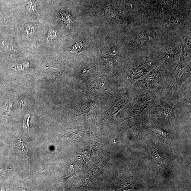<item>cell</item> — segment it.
Wrapping results in <instances>:
<instances>
[{"instance_id": "obj_1", "label": "cell", "mask_w": 191, "mask_h": 191, "mask_svg": "<svg viewBox=\"0 0 191 191\" xmlns=\"http://www.w3.org/2000/svg\"><path fill=\"white\" fill-rule=\"evenodd\" d=\"M122 72L123 87H130L160 64L154 48L139 49L129 55Z\"/></svg>"}, {"instance_id": "obj_2", "label": "cell", "mask_w": 191, "mask_h": 191, "mask_svg": "<svg viewBox=\"0 0 191 191\" xmlns=\"http://www.w3.org/2000/svg\"><path fill=\"white\" fill-rule=\"evenodd\" d=\"M131 30L126 49L128 56L141 49L154 48L163 34L159 29L148 22L138 24Z\"/></svg>"}, {"instance_id": "obj_3", "label": "cell", "mask_w": 191, "mask_h": 191, "mask_svg": "<svg viewBox=\"0 0 191 191\" xmlns=\"http://www.w3.org/2000/svg\"><path fill=\"white\" fill-rule=\"evenodd\" d=\"M154 48L160 64L172 72L180 60L182 52L178 32L163 34Z\"/></svg>"}, {"instance_id": "obj_4", "label": "cell", "mask_w": 191, "mask_h": 191, "mask_svg": "<svg viewBox=\"0 0 191 191\" xmlns=\"http://www.w3.org/2000/svg\"><path fill=\"white\" fill-rule=\"evenodd\" d=\"M189 109L175 92L165 90L161 91L154 104L147 114L154 115L176 122L180 113Z\"/></svg>"}, {"instance_id": "obj_5", "label": "cell", "mask_w": 191, "mask_h": 191, "mask_svg": "<svg viewBox=\"0 0 191 191\" xmlns=\"http://www.w3.org/2000/svg\"><path fill=\"white\" fill-rule=\"evenodd\" d=\"M172 80V72L159 65L131 87L138 96L149 91L167 90L171 85Z\"/></svg>"}, {"instance_id": "obj_6", "label": "cell", "mask_w": 191, "mask_h": 191, "mask_svg": "<svg viewBox=\"0 0 191 191\" xmlns=\"http://www.w3.org/2000/svg\"><path fill=\"white\" fill-rule=\"evenodd\" d=\"M190 10L162 12L148 22L157 27L163 34L177 32L191 22Z\"/></svg>"}, {"instance_id": "obj_7", "label": "cell", "mask_w": 191, "mask_h": 191, "mask_svg": "<svg viewBox=\"0 0 191 191\" xmlns=\"http://www.w3.org/2000/svg\"><path fill=\"white\" fill-rule=\"evenodd\" d=\"M161 91H149L135 96L130 101L129 117L127 119L147 114L149 109L155 104Z\"/></svg>"}, {"instance_id": "obj_8", "label": "cell", "mask_w": 191, "mask_h": 191, "mask_svg": "<svg viewBox=\"0 0 191 191\" xmlns=\"http://www.w3.org/2000/svg\"><path fill=\"white\" fill-rule=\"evenodd\" d=\"M182 46L179 61L172 72L174 78L188 65L191 63V22L185 25L178 31Z\"/></svg>"}, {"instance_id": "obj_9", "label": "cell", "mask_w": 191, "mask_h": 191, "mask_svg": "<svg viewBox=\"0 0 191 191\" xmlns=\"http://www.w3.org/2000/svg\"><path fill=\"white\" fill-rule=\"evenodd\" d=\"M136 96L132 87L121 88L111 107L102 114L105 120L109 124H113L117 114Z\"/></svg>"}, {"instance_id": "obj_10", "label": "cell", "mask_w": 191, "mask_h": 191, "mask_svg": "<svg viewBox=\"0 0 191 191\" xmlns=\"http://www.w3.org/2000/svg\"><path fill=\"white\" fill-rule=\"evenodd\" d=\"M191 63L189 64L178 74L172 81L171 86L167 90L175 91L191 78Z\"/></svg>"}, {"instance_id": "obj_11", "label": "cell", "mask_w": 191, "mask_h": 191, "mask_svg": "<svg viewBox=\"0 0 191 191\" xmlns=\"http://www.w3.org/2000/svg\"><path fill=\"white\" fill-rule=\"evenodd\" d=\"M98 102L95 100H90L82 104L81 108L77 113L78 115H81L85 113L90 111L97 104Z\"/></svg>"}, {"instance_id": "obj_12", "label": "cell", "mask_w": 191, "mask_h": 191, "mask_svg": "<svg viewBox=\"0 0 191 191\" xmlns=\"http://www.w3.org/2000/svg\"><path fill=\"white\" fill-rule=\"evenodd\" d=\"M17 145L22 154L26 156L27 155L28 149L27 146L25 143L21 140V139H18Z\"/></svg>"}, {"instance_id": "obj_13", "label": "cell", "mask_w": 191, "mask_h": 191, "mask_svg": "<svg viewBox=\"0 0 191 191\" xmlns=\"http://www.w3.org/2000/svg\"><path fill=\"white\" fill-rule=\"evenodd\" d=\"M58 36V32L53 29L49 31L46 38L47 42H51L56 39Z\"/></svg>"}, {"instance_id": "obj_14", "label": "cell", "mask_w": 191, "mask_h": 191, "mask_svg": "<svg viewBox=\"0 0 191 191\" xmlns=\"http://www.w3.org/2000/svg\"><path fill=\"white\" fill-rule=\"evenodd\" d=\"M104 81L103 79H100L94 82L91 84L89 88L90 90L97 89L103 85Z\"/></svg>"}, {"instance_id": "obj_15", "label": "cell", "mask_w": 191, "mask_h": 191, "mask_svg": "<svg viewBox=\"0 0 191 191\" xmlns=\"http://www.w3.org/2000/svg\"><path fill=\"white\" fill-rule=\"evenodd\" d=\"M32 114L29 113L27 114L24 117L23 121V127L24 130H25L27 132H28L30 130V127L29 125V121L30 117L32 116Z\"/></svg>"}, {"instance_id": "obj_16", "label": "cell", "mask_w": 191, "mask_h": 191, "mask_svg": "<svg viewBox=\"0 0 191 191\" xmlns=\"http://www.w3.org/2000/svg\"><path fill=\"white\" fill-rule=\"evenodd\" d=\"M61 20L65 23L70 24L72 19V16L67 13H63L61 15Z\"/></svg>"}, {"instance_id": "obj_17", "label": "cell", "mask_w": 191, "mask_h": 191, "mask_svg": "<svg viewBox=\"0 0 191 191\" xmlns=\"http://www.w3.org/2000/svg\"><path fill=\"white\" fill-rule=\"evenodd\" d=\"M3 45L5 50V52L7 54H10L13 53L15 50V47L13 45L7 44L5 42H3Z\"/></svg>"}, {"instance_id": "obj_18", "label": "cell", "mask_w": 191, "mask_h": 191, "mask_svg": "<svg viewBox=\"0 0 191 191\" xmlns=\"http://www.w3.org/2000/svg\"><path fill=\"white\" fill-rule=\"evenodd\" d=\"M26 29L27 35L29 38L31 37L35 34V30L34 27L31 24H28L26 26Z\"/></svg>"}, {"instance_id": "obj_19", "label": "cell", "mask_w": 191, "mask_h": 191, "mask_svg": "<svg viewBox=\"0 0 191 191\" xmlns=\"http://www.w3.org/2000/svg\"><path fill=\"white\" fill-rule=\"evenodd\" d=\"M83 46V44L82 43H79L74 45L72 49V51L74 52L78 53L81 51L82 47Z\"/></svg>"}, {"instance_id": "obj_20", "label": "cell", "mask_w": 191, "mask_h": 191, "mask_svg": "<svg viewBox=\"0 0 191 191\" xmlns=\"http://www.w3.org/2000/svg\"><path fill=\"white\" fill-rule=\"evenodd\" d=\"M28 10L30 14H33L34 13L35 10V8L33 5V3L30 1L29 2L28 5Z\"/></svg>"}, {"instance_id": "obj_21", "label": "cell", "mask_w": 191, "mask_h": 191, "mask_svg": "<svg viewBox=\"0 0 191 191\" xmlns=\"http://www.w3.org/2000/svg\"><path fill=\"white\" fill-rule=\"evenodd\" d=\"M88 74H89V72H88V70H84L80 76L79 78L81 79V80L85 79V78L88 76Z\"/></svg>"}, {"instance_id": "obj_22", "label": "cell", "mask_w": 191, "mask_h": 191, "mask_svg": "<svg viewBox=\"0 0 191 191\" xmlns=\"http://www.w3.org/2000/svg\"><path fill=\"white\" fill-rule=\"evenodd\" d=\"M6 106L5 107L6 108V111H7V112L8 113H9L10 112V109L12 107V104L11 103V102L10 101V100H8L6 102Z\"/></svg>"}, {"instance_id": "obj_23", "label": "cell", "mask_w": 191, "mask_h": 191, "mask_svg": "<svg viewBox=\"0 0 191 191\" xmlns=\"http://www.w3.org/2000/svg\"><path fill=\"white\" fill-rule=\"evenodd\" d=\"M29 63H24V64H21L19 65H18L16 68L19 69H24L25 68H27L28 66Z\"/></svg>"}]
</instances>
